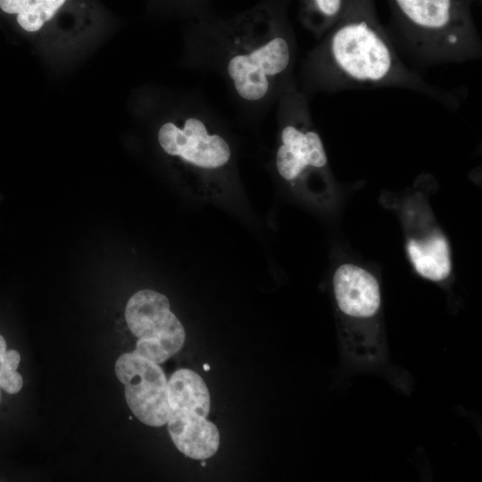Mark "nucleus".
Listing matches in <instances>:
<instances>
[{"mask_svg": "<svg viewBox=\"0 0 482 482\" xmlns=\"http://www.w3.org/2000/svg\"><path fill=\"white\" fill-rule=\"evenodd\" d=\"M333 287L338 307L346 315L369 318L379 308L378 283L361 267L348 263L339 266L334 274Z\"/></svg>", "mask_w": 482, "mask_h": 482, "instance_id": "nucleus-8", "label": "nucleus"}, {"mask_svg": "<svg viewBox=\"0 0 482 482\" xmlns=\"http://www.w3.org/2000/svg\"><path fill=\"white\" fill-rule=\"evenodd\" d=\"M115 373L124 385L126 402L144 424L162 427L169 415L168 381L162 369L135 351L120 355Z\"/></svg>", "mask_w": 482, "mask_h": 482, "instance_id": "nucleus-5", "label": "nucleus"}, {"mask_svg": "<svg viewBox=\"0 0 482 482\" xmlns=\"http://www.w3.org/2000/svg\"><path fill=\"white\" fill-rule=\"evenodd\" d=\"M168 391V431L175 446L195 460L214 455L220 433L207 420L211 399L204 379L194 370L180 369L170 378Z\"/></svg>", "mask_w": 482, "mask_h": 482, "instance_id": "nucleus-2", "label": "nucleus"}, {"mask_svg": "<svg viewBox=\"0 0 482 482\" xmlns=\"http://www.w3.org/2000/svg\"><path fill=\"white\" fill-rule=\"evenodd\" d=\"M329 54L341 82L365 86H415L386 34L367 18L341 22L329 39Z\"/></svg>", "mask_w": 482, "mask_h": 482, "instance_id": "nucleus-1", "label": "nucleus"}, {"mask_svg": "<svg viewBox=\"0 0 482 482\" xmlns=\"http://www.w3.org/2000/svg\"><path fill=\"white\" fill-rule=\"evenodd\" d=\"M125 319L137 337L135 352L157 364L184 345V327L170 311L168 298L157 291L144 289L134 294L127 303Z\"/></svg>", "mask_w": 482, "mask_h": 482, "instance_id": "nucleus-4", "label": "nucleus"}, {"mask_svg": "<svg viewBox=\"0 0 482 482\" xmlns=\"http://www.w3.org/2000/svg\"><path fill=\"white\" fill-rule=\"evenodd\" d=\"M158 140L167 154L202 168L222 166L230 157L227 142L218 135H208L204 124L195 118L187 119L183 129L165 123L159 130Z\"/></svg>", "mask_w": 482, "mask_h": 482, "instance_id": "nucleus-6", "label": "nucleus"}, {"mask_svg": "<svg viewBox=\"0 0 482 482\" xmlns=\"http://www.w3.org/2000/svg\"><path fill=\"white\" fill-rule=\"evenodd\" d=\"M318 11L326 18L335 19L343 12L346 0H313Z\"/></svg>", "mask_w": 482, "mask_h": 482, "instance_id": "nucleus-13", "label": "nucleus"}, {"mask_svg": "<svg viewBox=\"0 0 482 482\" xmlns=\"http://www.w3.org/2000/svg\"><path fill=\"white\" fill-rule=\"evenodd\" d=\"M202 466L204 467L206 464L204 463V460H202Z\"/></svg>", "mask_w": 482, "mask_h": 482, "instance_id": "nucleus-17", "label": "nucleus"}, {"mask_svg": "<svg viewBox=\"0 0 482 482\" xmlns=\"http://www.w3.org/2000/svg\"><path fill=\"white\" fill-rule=\"evenodd\" d=\"M394 1L422 49L455 60L478 55V38L457 0Z\"/></svg>", "mask_w": 482, "mask_h": 482, "instance_id": "nucleus-3", "label": "nucleus"}, {"mask_svg": "<svg viewBox=\"0 0 482 482\" xmlns=\"http://www.w3.org/2000/svg\"><path fill=\"white\" fill-rule=\"evenodd\" d=\"M21 361L20 353L15 350L6 351L4 366L8 370H16Z\"/></svg>", "mask_w": 482, "mask_h": 482, "instance_id": "nucleus-14", "label": "nucleus"}, {"mask_svg": "<svg viewBox=\"0 0 482 482\" xmlns=\"http://www.w3.org/2000/svg\"><path fill=\"white\" fill-rule=\"evenodd\" d=\"M290 60L287 41L276 37L249 55H237L228 65V72L234 80L239 96L246 100L263 97L268 89L267 75H276L286 70Z\"/></svg>", "mask_w": 482, "mask_h": 482, "instance_id": "nucleus-7", "label": "nucleus"}, {"mask_svg": "<svg viewBox=\"0 0 482 482\" xmlns=\"http://www.w3.org/2000/svg\"><path fill=\"white\" fill-rule=\"evenodd\" d=\"M22 385L23 379L16 370L5 369L0 375V387L9 394L18 393Z\"/></svg>", "mask_w": 482, "mask_h": 482, "instance_id": "nucleus-12", "label": "nucleus"}, {"mask_svg": "<svg viewBox=\"0 0 482 482\" xmlns=\"http://www.w3.org/2000/svg\"><path fill=\"white\" fill-rule=\"evenodd\" d=\"M281 140L276 165L285 179H296L308 166L322 168L327 164V155L316 132H303L294 126H287L282 130Z\"/></svg>", "mask_w": 482, "mask_h": 482, "instance_id": "nucleus-9", "label": "nucleus"}, {"mask_svg": "<svg viewBox=\"0 0 482 482\" xmlns=\"http://www.w3.org/2000/svg\"><path fill=\"white\" fill-rule=\"evenodd\" d=\"M5 353H6V343H5L4 338L0 335V375L6 369L4 366Z\"/></svg>", "mask_w": 482, "mask_h": 482, "instance_id": "nucleus-15", "label": "nucleus"}, {"mask_svg": "<svg viewBox=\"0 0 482 482\" xmlns=\"http://www.w3.org/2000/svg\"><path fill=\"white\" fill-rule=\"evenodd\" d=\"M407 251L416 271L423 278L440 281L451 272L449 245L445 237L439 234L423 239H411Z\"/></svg>", "mask_w": 482, "mask_h": 482, "instance_id": "nucleus-10", "label": "nucleus"}, {"mask_svg": "<svg viewBox=\"0 0 482 482\" xmlns=\"http://www.w3.org/2000/svg\"><path fill=\"white\" fill-rule=\"evenodd\" d=\"M203 368L205 371H208L210 370V366L207 363L204 364Z\"/></svg>", "mask_w": 482, "mask_h": 482, "instance_id": "nucleus-16", "label": "nucleus"}, {"mask_svg": "<svg viewBox=\"0 0 482 482\" xmlns=\"http://www.w3.org/2000/svg\"><path fill=\"white\" fill-rule=\"evenodd\" d=\"M66 0H0V8L16 14L17 22L26 31L35 32L51 20Z\"/></svg>", "mask_w": 482, "mask_h": 482, "instance_id": "nucleus-11", "label": "nucleus"}]
</instances>
